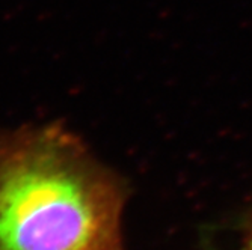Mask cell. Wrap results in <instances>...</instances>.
I'll use <instances>...</instances> for the list:
<instances>
[{"label":"cell","mask_w":252,"mask_h":250,"mask_svg":"<svg viewBox=\"0 0 252 250\" xmlns=\"http://www.w3.org/2000/svg\"><path fill=\"white\" fill-rule=\"evenodd\" d=\"M239 250H252V211L246 216L243 222Z\"/></svg>","instance_id":"7a4b0ae2"},{"label":"cell","mask_w":252,"mask_h":250,"mask_svg":"<svg viewBox=\"0 0 252 250\" xmlns=\"http://www.w3.org/2000/svg\"><path fill=\"white\" fill-rule=\"evenodd\" d=\"M128 194L68 127L0 128V250H115Z\"/></svg>","instance_id":"6da1fadb"},{"label":"cell","mask_w":252,"mask_h":250,"mask_svg":"<svg viewBox=\"0 0 252 250\" xmlns=\"http://www.w3.org/2000/svg\"><path fill=\"white\" fill-rule=\"evenodd\" d=\"M115 250H124V246H121V247H118V249H115Z\"/></svg>","instance_id":"3957f363"}]
</instances>
